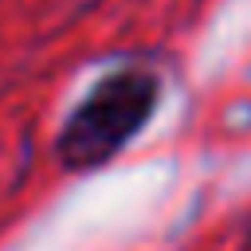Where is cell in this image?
<instances>
[{
    "label": "cell",
    "mask_w": 251,
    "mask_h": 251,
    "mask_svg": "<svg viewBox=\"0 0 251 251\" xmlns=\"http://www.w3.org/2000/svg\"><path fill=\"white\" fill-rule=\"evenodd\" d=\"M161 98V78L149 67H118L102 75L82 102L67 114L55 157L71 173H90L110 165L153 118Z\"/></svg>",
    "instance_id": "cell-1"
}]
</instances>
